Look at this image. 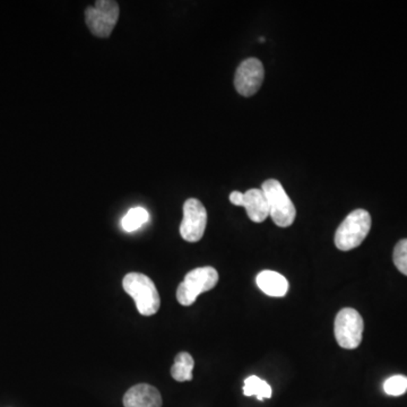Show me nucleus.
I'll use <instances>...</instances> for the list:
<instances>
[{
  "label": "nucleus",
  "instance_id": "nucleus-1",
  "mask_svg": "<svg viewBox=\"0 0 407 407\" xmlns=\"http://www.w3.org/2000/svg\"><path fill=\"white\" fill-rule=\"evenodd\" d=\"M124 291L134 299L143 316H153L161 306L159 291L151 278L141 273H129L122 280Z\"/></svg>",
  "mask_w": 407,
  "mask_h": 407
},
{
  "label": "nucleus",
  "instance_id": "nucleus-2",
  "mask_svg": "<svg viewBox=\"0 0 407 407\" xmlns=\"http://www.w3.org/2000/svg\"><path fill=\"white\" fill-rule=\"evenodd\" d=\"M371 229V216L364 210L348 214L335 234V245L342 251L357 248L364 241Z\"/></svg>",
  "mask_w": 407,
  "mask_h": 407
},
{
  "label": "nucleus",
  "instance_id": "nucleus-3",
  "mask_svg": "<svg viewBox=\"0 0 407 407\" xmlns=\"http://www.w3.org/2000/svg\"><path fill=\"white\" fill-rule=\"evenodd\" d=\"M219 282V273L210 266L198 267L186 275L177 290V300L181 306H192L198 295L214 289Z\"/></svg>",
  "mask_w": 407,
  "mask_h": 407
},
{
  "label": "nucleus",
  "instance_id": "nucleus-4",
  "mask_svg": "<svg viewBox=\"0 0 407 407\" xmlns=\"http://www.w3.org/2000/svg\"><path fill=\"white\" fill-rule=\"evenodd\" d=\"M262 190L269 203V216L275 224L280 227H291L294 222L297 210L280 181L269 179L263 183Z\"/></svg>",
  "mask_w": 407,
  "mask_h": 407
},
{
  "label": "nucleus",
  "instance_id": "nucleus-5",
  "mask_svg": "<svg viewBox=\"0 0 407 407\" xmlns=\"http://www.w3.org/2000/svg\"><path fill=\"white\" fill-rule=\"evenodd\" d=\"M364 324L360 313L353 308H344L337 313L334 334L341 348L355 350L362 342Z\"/></svg>",
  "mask_w": 407,
  "mask_h": 407
},
{
  "label": "nucleus",
  "instance_id": "nucleus-6",
  "mask_svg": "<svg viewBox=\"0 0 407 407\" xmlns=\"http://www.w3.org/2000/svg\"><path fill=\"white\" fill-rule=\"evenodd\" d=\"M119 18V5L113 0H99L85 9V22L92 34L98 38L111 36Z\"/></svg>",
  "mask_w": 407,
  "mask_h": 407
},
{
  "label": "nucleus",
  "instance_id": "nucleus-7",
  "mask_svg": "<svg viewBox=\"0 0 407 407\" xmlns=\"http://www.w3.org/2000/svg\"><path fill=\"white\" fill-rule=\"evenodd\" d=\"M206 225V208L196 198H189L183 204V219L180 224L183 239L188 242L199 241L205 234Z\"/></svg>",
  "mask_w": 407,
  "mask_h": 407
},
{
  "label": "nucleus",
  "instance_id": "nucleus-8",
  "mask_svg": "<svg viewBox=\"0 0 407 407\" xmlns=\"http://www.w3.org/2000/svg\"><path fill=\"white\" fill-rule=\"evenodd\" d=\"M265 71L260 60L248 58L243 60L236 69L234 76V86L239 94L251 97L256 94L263 84Z\"/></svg>",
  "mask_w": 407,
  "mask_h": 407
},
{
  "label": "nucleus",
  "instance_id": "nucleus-9",
  "mask_svg": "<svg viewBox=\"0 0 407 407\" xmlns=\"http://www.w3.org/2000/svg\"><path fill=\"white\" fill-rule=\"evenodd\" d=\"M124 406L162 407V396L159 390L151 385H136L124 394Z\"/></svg>",
  "mask_w": 407,
  "mask_h": 407
},
{
  "label": "nucleus",
  "instance_id": "nucleus-10",
  "mask_svg": "<svg viewBox=\"0 0 407 407\" xmlns=\"http://www.w3.org/2000/svg\"><path fill=\"white\" fill-rule=\"evenodd\" d=\"M245 195L243 207L249 219L255 223H262L269 216V207L265 194L262 189H249Z\"/></svg>",
  "mask_w": 407,
  "mask_h": 407
},
{
  "label": "nucleus",
  "instance_id": "nucleus-11",
  "mask_svg": "<svg viewBox=\"0 0 407 407\" xmlns=\"http://www.w3.org/2000/svg\"><path fill=\"white\" fill-rule=\"evenodd\" d=\"M256 283L265 294L274 298H282L289 291V282L278 271H262L257 275Z\"/></svg>",
  "mask_w": 407,
  "mask_h": 407
},
{
  "label": "nucleus",
  "instance_id": "nucleus-12",
  "mask_svg": "<svg viewBox=\"0 0 407 407\" xmlns=\"http://www.w3.org/2000/svg\"><path fill=\"white\" fill-rule=\"evenodd\" d=\"M195 366V362L192 355L187 352H181L174 359L173 366L171 368V375L174 380L190 381L192 380V370Z\"/></svg>",
  "mask_w": 407,
  "mask_h": 407
},
{
  "label": "nucleus",
  "instance_id": "nucleus-13",
  "mask_svg": "<svg viewBox=\"0 0 407 407\" xmlns=\"http://www.w3.org/2000/svg\"><path fill=\"white\" fill-rule=\"evenodd\" d=\"M243 394L245 396H256L258 401H264L265 399H271L273 390L267 381L257 376H250L245 380Z\"/></svg>",
  "mask_w": 407,
  "mask_h": 407
},
{
  "label": "nucleus",
  "instance_id": "nucleus-14",
  "mask_svg": "<svg viewBox=\"0 0 407 407\" xmlns=\"http://www.w3.org/2000/svg\"><path fill=\"white\" fill-rule=\"evenodd\" d=\"M150 220L148 210L144 207H134L131 210H128L127 214L124 216L121 221L122 229L127 232H134L138 230L143 225L148 223Z\"/></svg>",
  "mask_w": 407,
  "mask_h": 407
},
{
  "label": "nucleus",
  "instance_id": "nucleus-15",
  "mask_svg": "<svg viewBox=\"0 0 407 407\" xmlns=\"http://www.w3.org/2000/svg\"><path fill=\"white\" fill-rule=\"evenodd\" d=\"M384 390L390 396L404 395L407 392V377L396 375L388 378L384 383Z\"/></svg>",
  "mask_w": 407,
  "mask_h": 407
},
{
  "label": "nucleus",
  "instance_id": "nucleus-16",
  "mask_svg": "<svg viewBox=\"0 0 407 407\" xmlns=\"http://www.w3.org/2000/svg\"><path fill=\"white\" fill-rule=\"evenodd\" d=\"M392 259L401 274L407 276V239L401 240L394 249Z\"/></svg>",
  "mask_w": 407,
  "mask_h": 407
},
{
  "label": "nucleus",
  "instance_id": "nucleus-17",
  "mask_svg": "<svg viewBox=\"0 0 407 407\" xmlns=\"http://www.w3.org/2000/svg\"><path fill=\"white\" fill-rule=\"evenodd\" d=\"M231 203L236 205V206L243 207V203H245V195L240 192H232L230 195Z\"/></svg>",
  "mask_w": 407,
  "mask_h": 407
}]
</instances>
